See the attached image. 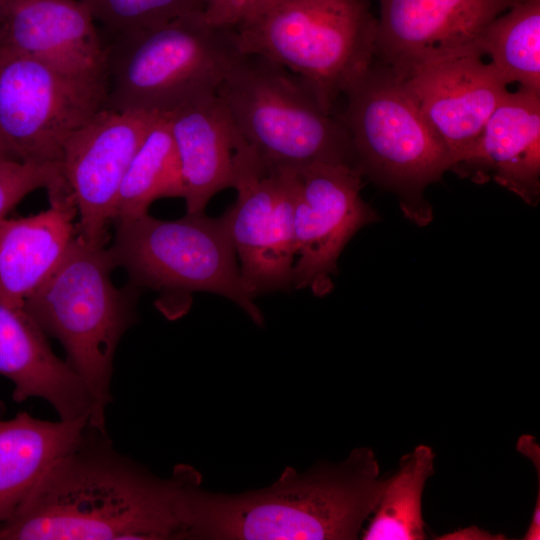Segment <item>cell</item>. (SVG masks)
<instances>
[{
    "label": "cell",
    "mask_w": 540,
    "mask_h": 540,
    "mask_svg": "<svg viewBox=\"0 0 540 540\" xmlns=\"http://www.w3.org/2000/svg\"><path fill=\"white\" fill-rule=\"evenodd\" d=\"M200 479L187 464L157 476L89 423L0 525V540H186V497Z\"/></svg>",
    "instance_id": "6da1fadb"
},
{
    "label": "cell",
    "mask_w": 540,
    "mask_h": 540,
    "mask_svg": "<svg viewBox=\"0 0 540 540\" xmlns=\"http://www.w3.org/2000/svg\"><path fill=\"white\" fill-rule=\"evenodd\" d=\"M387 482L367 447L302 473L286 467L262 489L211 492L198 481L187 494L186 540L357 539Z\"/></svg>",
    "instance_id": "7a4b0ae2"
},
{
    "label": "cell",
    "mask_w": 540,
    "mask_h": 540,
    "mask_svg": "<svg viewBox=\"0 0 540 540\" xmlns=\"http://www.w3.org/2000/svg\"><path fill=\"white\" fill-rule=\"evenodd\" d=\"M115 267L108 248L77 233L61 262L23 307L63 346L65 360L90 395L89 423L101 430H106V409L112 400L114 355L136 319L133 293L112 282Z\"/></svg>",
    "instance_id": "3957f363"
},
{
    "label": "cell",
    "mask_w": 540,
    "mask_h": 540,
    "mask_svg": "<svg viewBox=\"0 0 540 540\" xmlns=\"http://www.w3.org/2000/svg\"><path fill=\"white\" fill-rule=\"evenodd\" d=\"M216 95L240 136L268 167H356L341 118L325 110L308 86L283 66L243 52Z\"/></svg>",
    "instance_id": "277c9868"
},
{
    "label": "cell",
    "mask_w": 540,
    "mask_h": 540,
    "mask_svg": "<svg viewBox=\"0 0 540 540\" xmlns=\"http://www.w3.org/2000/svg\"><path fill=\"white\" fill-rule=\"evenodd\" d=\"M109 249L134 286L160 294L157 307L168 317L183 315L194 292L223 296L240 306L258 326L264 316L245 287L222 217L186 213L160 220L148 213L114 222Z\"/></svg>",
    "instance_id": "5b68a950"
},
{
    "label": "cell",
    "mask_w": 540,
    "mask_h": 540,
    "mask_svg": "<svg viewBox=\"0 0 540 540\" xmlns=\"http://www.w3.org/2000/svg\"><path fill=\"white\" fill-rule=\"evenodd\" d=\"M344 96L339 117L351 137L356 167L396 194L406 218L429 224L433 212L424 191L451 170L447 146L402 81L375 60Z\"/></svg>",
    "instance_id": "8992f818"
},
{
    "label": "cell",
    "mask_w": 540,
    "mask_h": 540,
    "mask_svg": "<svg viewBox=\"0 0 540 540\" xmlns=\"http://www.w3.org/2000/svg\"><path fill=\"white\" fill-rule=\"evenodd\" d=\"M235 29L242 52L297 75L332 113L374 60L370 0H276Z\"/></svg>",
    "instance_id": "52a82bcc"
},
{
    "label": "cell",
    "mask_w": 540,
    "mask_h": 540,
    "mask_svg": "<svg viewBox=\"0 0 540 540\" xmlns=\"http://www.w3.org/2000/svg\"><path fill=\"white\" fill-rule=\"evenodd\" d=\"M120 36L108 49L106 107L122 112L164 114L214 94L243 53L236 29L203 11Z\"/></svg>",
    "instance_id": "ba28073f"
},
{
    "label": "cell",
    "mask_w": 540,
    "mask_h": 540,
    "mask_svg": "<svg viewBox=\"0 0 540 540\" xmlns=\"http://www.w3.org/2000/svg\"><path fill=\"white\" fill-rule=\"evenodd\" d=\"M107 96L108 82L70 77L0 45V138L19 161L60 168L65 142Z\"/></svg>",
    "instance_id": "9c48e42d"
},
{
    "label": "cell",
    "mask_w": 540,
    "mask_h": 540,
    "mask_svg": "<svg viewBox=\"0 0 540 540\" xmlns=\"http://www.w3.org/2000/svg\"><path fill=\"white\" fill-rule=\"evenodd\" d=\"M232 188L236 200L221 217L245 287L254 298L293 289L297 170L268 167L244 142Z\"/></svg>",
    "instance_id": "30bf717a"
},
{
    "label": "cell",
    "mask_w": 540,
    "mask_h": 540,
    "mask_svg": "<svg viewBox=\"0 0 540 540\" xmlns=\"http://www.w3.org/2000/svg\"><path fill=\"white\" fill-rule=\"evenodd\" d=\"M362 178L358 168L346 164L297 170L293 289H309L318 297L329 294L343 249L358 230L378 220L360 196Z\"/></svg>",
    "instance_id": "8fae6325"
},
{
    "label": "cell",
    "mask_w": 540,
    "mask_h": 540,
    "mask_svg": "<svg viewBox=\"0 0 540 540\" xmlns=\"http://www.w3.org/2000/svg\"><path fill=\"white\" fill-rule=\"evenodd\" d=\"M517 1L379 0L374 60L403 81L433 62L480 56L484 28Z\"/></svg>",
    "instance_id": "7c38bea8"
},
{
    "label": "cell",
    "mask_w": 540,
    "mask_h": 540,
    "mask_svg": "<svg viewBox=\"0 0 540 540\" xmlns=\"http://www.w3.org/2000/svg\"><path fill=\"white\" fill-rule=\"evenodd\" d=\"M156 115L104 107L65 142L60 171L86 241L105 246L123 177Z\"/></svg>",
    "instance_id": "4fadbf2b"
},
{
    "label": "cell",
    "mask_w": 540,
    "mask_h": 540,
    "mask_svg": "<svg viewBox=\"0 0 540 540\" xmlns=\"http://www.w3.org/2000/svg\"><path fill=\"white\" fill-rule=\"evenodd\" d=\"M430 126L447 146L452 168L473 149L508 84L480 56L424 65L402 81Z\"/></svg>",
    "instance_id": "5bb4252c"
},
{
    "label": "cell",
    "mask_w": 540,
    "mask_h": 540,
    "mask_svg": "<svg viewBox=\"0 0 540 540\" xmlns=\"http://www.w3.org/2000/svg\"><path fill=\"white\" fill-rule=\"evenodd\" d=\"M0 45L70 77L108 82V49L80 0H20L0 9Z\"/></svg>",
    "instance_id": "9a60e30c"
},
{
    "label": "cell",
    "mask_w": 540,
    "mask_h": 540,
    "mask_svg": "<svg viewBox=\"0 0 540 540\" xmlns=\"http://www.w3.org/2000/svg\"><path fill=\"white\" fill-rule=\"evenodd\" d=\"M489 179L535 206L540 198V93L507 91L471 152L451 170Z\"/></svg>",
    "instance_id": "2e32d148"
},
{
    "label": "cell",
    "mask_w": 540,
    "mask_h": 540,
    "mask_svg": "<svg viewBox=\"0 0 540 540\" xmlns=\"http://www.w3.org/2000/svg\"><path fill=\"white\" fill-rule=\"evenodd\" d=\"M164 114L178 161V197L184 199L187 213H202L216 193L233 187L244 140L216 93Z\"/></svg>",
    "instance_id": "e0dca14e"
},
{
    "label": "cell",
    "mask_w": 540,
    "mask_h": 540,
    "mask_svg": "<svg viewBox=\"0 0 540 540\" xmlns=\"http://www.w3.org/2000/svg\"><path fill=\"white\" fill-rule=\"evenodd\" d=\"M0 376L14 385L12 398L47 401L61 420H90L92 401L83 381L51 349L47 335L24 309L0 298Z\"/></svg>",
    "instance_id": "ac0fdd59"
},
{
    "label": "cell",
    "mask_w": 540,
    "mask_h": 540,
    "mask_svg": "<svg viewBox=\"0 0 540 540\" xmlns=\"http://www.w3.org/2000/svg\"><path fill=\"white\" fill-rule=\"evenodd\" d=\"M37 214L0 220V298L23 309L25 301L61 262L77 235L75 201L68 190L49 194Z\"/></svg>",
    "instance_id": "d6986e66"
},
{
    "label": "cell",
    "mask_w": 540,
    "mask_h": 540,
    "mask_svg": "<svg viewBox=\"0 0 540 540\" xmlns=\"http://www.w3.org/2000/svg\"><path fill=\"white\" fill-rule=\"evenodd\" d=\"M88 425L87 418L47 421L26 411L12 419L0 417V525L14 515L52 464L76 446Z\"/></svg>",
    "instance_id": "ffe728a7"
},
{
    "label": "cell",
    "mask_w": 540,
    "mask_h": 540,
    "mask_svg": "<svg viewBox=\"0 0 540 540\" xmlns=\"http://www.w3.org/2000/svg\"><path fill=\"white\" fill-rule=\"evenodd\" d=\"M480 56L509 85L540 93V0H518L484 28L477 44Z\"/></svg>",
    "instance_id": "44dd1931"
},
{
    "label": "cell",
    "mask_w": 540,
    "mask_h": 540,
    "mask_svg": "<svg viewBox=\"0 0 540 540\" xmlns=\"http://www.w3.org/2000/svg\"><path fill=\"white\" fill-rule=\"evenodd\" d=\"M163 197H178V161L167 117L157 114L127 167L113 222L147 214Z\"/></svg>",
    "instance_id": "7402d4cb"
},
{
    "label": "cell",
    "mask_w": 540,
    "mask_h": 540,
    "mask_svg": "<svg viewBox=\"0 0 540 540\" xmlns=\"http://www.w3.org/2000/svg\"><path fill=\"white\" fill-rule=\"evenodd\" d=\"M434 459L432 448L426 445L415 447L400 459L399 469L388 478L362 539H426L422 493L434 472Z\"/></svg>",
    "instance_id": "603a6c76"
},
{
    "label": "cell",
    "mask_w": 540,
    "mask_h": 540,
    "mask_svg": "<svg viewBox=\"0 0 540 540\" xmlns=\"http://www.w3.org/2000/svg\"><path fill=\"white\" fill-rule=\"evenodd\" d=\"M95 21L119 35L204 10V0H80Z\"/></svg>",
    "instance_id": "cb8c5ba5"
},
{
    "label": "cell",
    "mask_w": 540,
    "mask_h": 540,
    "mask_svg": "<svg viewBox=\"0 0 540 540\" xmlns=\"http://www.w3.org/2000/svg\"><path fill=\"white\" fill-rule=\"evenodd\" d=\"M60 168L8 158L0 161V220L30 192L65 185Z\"/></svg>",
    "instance_id": "d4e9b609"
},
{
    "label": "cell",
    "mask_w": 540,
    "mask_h": 540,
    "mask_svg": "<svg viewBox=\"0 0 540 540\" xmlns=\"http://www.w3.org/2000/svg\"><path fill=\"white\" fill-rule=\"evenodd\" d=\"M276 0H204V16L218 26L237 28L250 21Z\"/></svg>",
    "instance_id": "484cf974"
},
{
    "label": "cell",
    "mask_w": 540,
    "mask_h": 540,
    "mask_svg": "<svg viewBox=\"0 0 540 540\" xmlns=\"http://www.w3.org/2000/svg\"><path fill=\"white\" fill-rule=\"evenodd\" d=\"M8 158H13L15 159L10 151L8 150L7 146L5 145V143L2 141V139L0 138V161L1 160H4V159H8Z\"/></svg>",
    "instance_id": "4316f807"
},
{
    "label": "cell",
    "mask_w": 540,
    "mask_h": 540,
    "mask_svg": "<svg viewBox=\"0 0 540 540\" xmlns=\"http://www.w3.org/2000/svg\"><path fill=\"white\" fill-rule=\"evenodd\" d=\"M17 1H20V0H0V9Z\"/></svg>",
    "instance_id": "83f0119b"
},
{
    "label": "cell",
    "mask_w": 540,
    "mask_h": 540,
    "mask_svg": "<svg viewBox=\"0 0 540 540\" xmlns=\"http://www.w3.org/2000/svg\"><path fill=\"white\" fill-rule=\"evenodd\" d=\"M0 409L4 410V406L1 402H0Z\"/></svg>",
    "instance_id": "f1b7e54d"
}]
</instances>
